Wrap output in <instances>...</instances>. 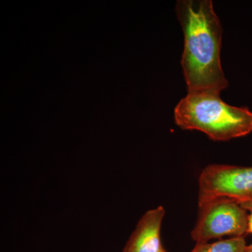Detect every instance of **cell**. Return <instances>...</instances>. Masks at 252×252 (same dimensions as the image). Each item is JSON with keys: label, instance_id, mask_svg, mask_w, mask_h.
<instances>
[{"label": "cell", "instance_id": "obj_1", "mask_svg": "<svg viewBox=\"0 0 252 252\" xmlns=\"http://www.w3.org/2000/svg\"><path fill=\"white\" fill-rule=\"evenodd\" d=\"M183 31L182 64L188 94H220L228 86L220 63L222 27L212 0H179Z\"/></svg>", "mask_w": 252, "mask_h": 252}, {"label": "cell", "instance_id": "obj_2", "mask_svg": "<svg viewBox=\"0 0 252 252\" xmlns=\"http://www.w3.org/2000/svg\"><path fill=\"white\" fill-rule=\"evenodd\" d=\"M174 114L181 128L200 131L212 140L228 141L252 132L251 111L225 103L219 94H188Z\"/></svg>", "mask_w": 252, "mask_h": 252}, {"label": "cell", "instance_id": "obj_3", "mask_svg": "<svg viewBox=\"0 0 252 252\" xmlns=\"http://www.w3.org/2000/svg\"><path fill=\"white\" fill-rule=\"evenodd\" d=\"M198 206L226 199L252 211V167L210 165L199 177Z\"/></svg>", "mask_w": 252, "mask_h": 252}, {"label": "cell", "instance_id": "obj_4", "mask_svg": "<svg viewBox=\"0 0 252 252\" xmlns=\"http://www.w3.org/2000/svg\"><path fill=\"white\" fill-rule=\"evenodd\" d=\"M198 207V220L191 232L197 243L224 236L244 237L248 233V212L234 202L217 199Z\"/></svg>", "mask_w": 252, "mask_h": 252}, {"label": "cell", "instance_id": "obj_5", "mask_svg": "<svg viewBox=\"0 0 252 252\" xmlns=\"http://www.w3.org/2000/svg\"><path fill=\"white\" fill-rule=\"evenodd\" d=\"M165 210L162 206L149 210L141 217L122 252H159L161 226Z\"/></svg>", "mask_w": 252, "mask_h": 252}, {"label": "cell", "instance_id": "obj_6", "mask_svg": "<svg viewBox=\"0 0 252 252\" xmlns=\"http://www.w3.org/2000/svg\"><path fill=\"white\" fill-rule=\"evenodd\" d=\"M244 237H236L212 243H197L190 252H246Z\"/></svg>", "mask_w": 252, "mask_h": 252}, {"label": "cell", "instance_id": "obj_7", "mask_svg": "<svg viewBox=\"0 0 252 252\" xmlns=\"http://www.w3.org/2000/svg\"><path fill=\"white\" fill-rule=\"evenodd\" d=\"M248 233L252 234V211L251 214L249 215Z\"/></svg>", "mask_w": 252, "mask_h": 252}, {"label": "cell", "instance_id": "obj_8", "mask_svg": "<svg viewBox=\"0 0 252 252\" xmlns=\"http://www.w3.org/2000/svg\"><path fill=\"white\" fill-rule=\"evenodd\" d=\"M246 252H252V244L247 247Z\"/></svg>", "mask_w": 252, "mask_h": 252}, {"label": "cell", "instance_id": "obj_9", "mask_svg": "<svg viewBox=\"0 0 252 252\" xmlns=\"http://www.w3.org/2000/svg\"><path fill=\"white\" fill-rule=\"evenodd\" d=\"M166 252V251H165V250H164V248H163V249H162V250H160V252Z\"/></svg>", "mask_w": 252, "mask_h": 252}]
</instances>
